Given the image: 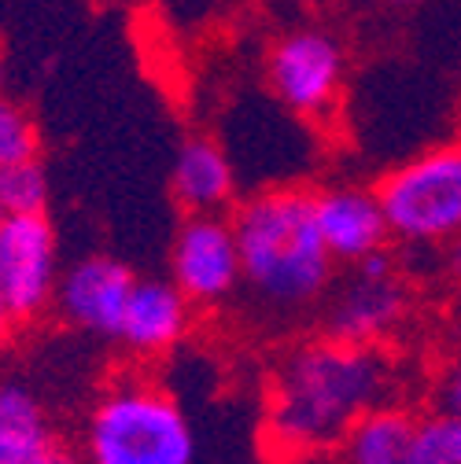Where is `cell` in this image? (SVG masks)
<instances>
[{
    "label": "cell",
    "instance_id": "obj_5",
    "mask_svg": "<svg viewBox=\"0 0 461 464\" xmlns=\"http://www.w3.org/2000/svg\"><path fill=\"white\" fill-rule=\"evenodd\" d=\"M343 78H348V52L329 30H292L270 48L266 82L273 96L303 119H321L336 107Z\"/></svg>",
    "mask_w": 461,
    "mask_h": 464
},
{
    "label": "cell",
    "instance_id": "obj_1",
    "mask_svg": "<svg viewBox=\"0 0 461 464\" xmlns=\"http://www.w3.org/2000/svg\"><path fill=\"white\" fill-rule=\"evenodd\" d=\"M395 383V365L377 343H299L273 369L266 431L288 453L332 450L358 417L391 401Z\"/></svg>",
    "mask_w": 461,
    "mask_h": 464
},
{
    "label": "cell",
    "instance_id": "obj_15",
    "mask_svg": "<svg viewBox=\"0 0 461 464\" xmlns=\"http://www.w3.org/2000/svg\"><path fill=\"white\" fill-rule=\"evenodd\" d=\"M44 207H48V173L41 159L0 166V218L44 214Z\"/></svg>",
    "mask_w": 461,
    "mask_h": 464
},
{
    "label": "cell",
    "instance_id": "obj_20",
    "mask_svg": "<svg viewBox=\"0 0 461 464\" xmlns=\"http://www.w3.org/2000/svg\"><path fill=\"white\" fill-rule=\"evenodd\" d=\"M446 247H450V251H446V266H450V269L461 276V232H457L454 240H446Z\"/></svg>",
    "mask_w": 461,
    "mask_h": 464
},
{
    "label": "cell",
    "instance_id": "obj_16",
    "mask_svg": "<svg viewBox=\"0 0 461 464\" xmlns=\"http://www.w3.org/2000/svg\"><path fill=\"white\" fill-rule=\"evenodd\" d=\"M414 453L417 464H461V417L443 410L417 417Z\"/></svg>",
    "mask_w": 461,
    "mask_h": 464
},
{
    "label": "cell",
    "instance_id": "obj_4",
    "mask_svg": "<svg viewBox=\"0 0 461 464\" xmlns=\"http://www.w3.org/2000/svg\"><path fill=\"white\" fill-rule=\"evenodd\" d=\"M387 232L410 247L446 244L461 232V144H439L377 185Z\"/></svg>",
    "mask_w": 461,
    "mask_h": 464
},
{
    "label": "cell",
    "instance_id": "obj_18",
    "mask_svg": "<svg viewBox=\"0 0 461 464\" xmlns=\"http://www.w3.org/2000/svg\"><path fill=\"white\" fill-rule=\"evenodd\" d=\"M436 410L461 417V358L446 362L436 376Z\"/></svg>",
    "mask_w": 461,
    "mask_h": 464
},
{
    "label": "cell",
    "instance_id": "obj_8",
    "mask_svg": "<svg viewBox=\"0 0 461 464\" xmlns=\"http://www.w3.org/2000/svg\"><path fill=\"white\" fill-rule=\"evenodd\" d=\"M410 310L407 284L398 280L395 262L377 251L355 262L351 280L339 287L336 303L329 306V335L343 343H380L387 339Z\"/></svg>",
    "mask_w": 461,
    "mask_h": 464
},
{
    "label": "cell",
    "instance_id": "obj_23",
    "mask_svg": "<svg viewBox=\"0 0 461 464\" xmlns=\"http://www.w3.org/2000/svg\"><path fill=\"white\" fill-rule=\"evenodd\" d=\"M0 82H5V63H0Z\"/></svg>",
    "mask_w": 461,
    "mask_h": 464
},
{
    "label": "cell",
    "instance_id": "obj_2",
    "mask_svg": "<svg viewBox=\"0 0 461 464\" xmlns=\"http://www.w3.org/2000/svg\"><path fill=\"white\" fill-rule=\"evenodd\" d=\"M229 221L237 232L240 276L262 306L277 314H296L314 306L329 292L336 262L321 244L310 192H255Z\"/></svg>",
    "mask_w": 461,
    "mask_h": 464
},
{
    "label": "cell",
    "instance_id": "obj_6",
    "mask_svg": "<svg viewBox=\"0 0 461 464\" xmlns=\"http://www.w3.org/2000/svg\"><path fill=\"white\" fill-rule=\"evenodd\" d=\"M170 284L192 306H221L240 292V251L233 221L221 214H189L170 251Z\"/></svg>",
    "mask_w": 461,
    "mask_h": 464
},
{
    "label": "cell",
    "instance_id": "obj_12",
    "mask_svg": "<svg viewBox=\"0 0 461 464\" xmlns=\"http://www.w3.org/2000/svg\"><path fill=\"white\" fill-rule=\"evenodd\" d=\"M170 188L185 214H221L237 192V173L225 148L211 137L181 140L170 169Z\"/></svg>",
    "mask_w": 461,
    "mask_h": 464
},
{
    "label": "cell",
    "instance_id": "obj_11",
    "mask_svg": "<svg viewBox=\"0 0 461 464\" xmlns=\"http://www.w3.org/2000/svg\"><path fill=\"white\" fill-rule=\"evenodd\" d=\"M189 321L192 303L170 280H137L114 339H123L133 354L159 358L185 339Z\"/></svg>",
    "mask_w": 461,
    "mask_h": 464
},
{
    "label": "cell",
    "instance_id": "obj_3",
    "mask_svg": "<svg viewBox=\"0 0 461 464\" xmlns=\"http://www.w3.org/2000/svg\"><path fill=\"white\" fill-rule=\"evenodd\" d=\"M196 435L162 387L123 380L107 387L85 424V464H192Z\"/></svg>",
    "mask_w": 461,
    "mask_h": 464
},
{
    "label": "cell",
    "instance_id": "obj_22",
    "mask_svg": "<svg viewBox=\"0 0 461 464\" xmlns=\"http://www.w3.org/2000/svg\"><path fill=\"white\" fill-rule=\"evenodd\" d=\"M387 8H398V12H410V8H417V5H425V0H384Z\"/></svg>",
    "mask_w": 461,
    "mask_h": 464
},
{
    "label": "cell",
    "instance_id": "obj_14",
    "mask_svg": "<svg viewBox=\"0 0 461 464\" xmlns=\"http://www.w3.org/2000/svg\"><path fill=\"white\" fill-rule=\"evenodd\" d=\"M55 446L41 401L26 387H0V464H41Z\"/></svg>",
    "mask_w": 461,
    "mask_h": 464
},
{
    "label": "cell",
    "instance_id": "obj_19",
    "mask_svg": "<svg viewBox=\"0 0 461 464\" xmlns=\"http://www.w3.org/2000/svg\"><path fill=\"white\" fill-rule=\"evenodd\" d=\"M12 310H8V299H5V292H0V346H5V339H8V332H12Z\"/></svg>",
    "mask_w": 461,
    "mask_h": 464
},
{
    "label": "cell",
    "instance_id": "obj_9",
    "mask_svg": "<svg viewBox=\"0 0 461 464\" xmlns=\"http://www.w3.org/2000/svg\"><path fill=\"white\" fill-rule=\"evenodd\" d=\"M133 284H137V276L119 258L89 255L60 276L52 303L67 324L93 332V335H114Z\"/></svg>",
    "mask_w": 461,
    "mask_h": 464
},
{
    "label": "cell",
    "instance_id": "obj_13",
    "mask_svg": "<svg viewBox=\"0 0 461 464\" xmlns=\"http://www.w3.org/2000/svg\"><path fill=\"white\" fill-rule=\"evenodd\" d=\"M414 428H417V417H410L407 410L377 405L343 435L339 442L343 464H417Z\"/></svg>",
    "mask_w": 461,
    "mask_h": 464
},
{
    "label": "cell",
    "instance_id": "obj_21",
    "mask_svg": "<svg viewBox=\"0 0 461 464\" xmlns=\"http://www.w3.org/2000/svg\"><path fill=\"white\" fill-rule=\"evenodd\" d=\"M41 464H85V460H78L74 453H67V450H60V446H52Z\"/></svg>",
    "mask_w": 461,
    "mask_h": 464
},
{
    "label": "cell",
    "instance_id": "obj_17",
    "mask_svg": "<svg viewBox=\"0 0 461 464\" xmlns=\"http://www.w3.org/2000/svg\"><path fill=\"white\" fill-rule=\"evenodd\" d=\"M41 155V133L30 111L12 96H0V166L26 162Z\"/></svg>",
    "mask_w": 461,
    "mask_h": 464
},
{
    "label": "cell",
    "instance_id": "obj_7",
    "mask_svg": "<svg viewBox=\"0 0 461 464\" xmlns=\"http://www.w3.org/2000/svg\"><path fill=\"white\" fill-rule=\"evenodd\" d=\"M60 284L55 228L44 214L0 218V292L15 321H37Z\"/></svg>",
    "mask_w": 461,
    "mask_h": 464
},
{
    "label": "cell",
    "instance_id": "obj_10",
    "mask_svg": "<svg viewBox=\"0 0 461 464\" xmlns=\"http://www.w3.org/2000/svg\"><path fill=\"white\" fill-rule=\"evenodd\" d=\"M310 207H314L321 244L332 255V262L355 266V262L384 251V244L391 240L377 188L329 185L310 196Z\"/></svg>",
    "mask_w": 461,
    "mask_h": 464
}]
</instances>
